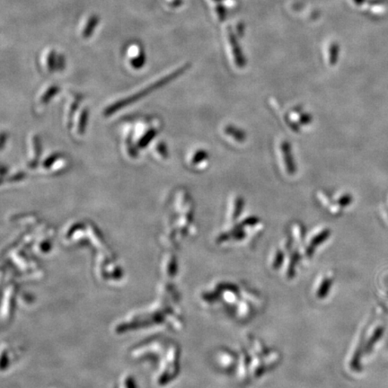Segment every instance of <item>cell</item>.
<instances>
[{"label":"cell","mask_w":388,"mask_h":388,"mask_svg":"<svg viewBox=\"0 0 388 388\" xmlns=\"http://www.w3.org/2000/svg\"><path fill=\"white\" fill-rule=\"evenodd\" d=\"M169 1H173V0H169Z\"/></svg>","instance_id":"obj_7"},{"label":"cell","mask_w":388,"mask_h":388,"mask_svg":"<svg viewBox=\"0 0 388 388\" xmlns=\"http://www.w3.org/2000/svg\"><path fill=\"white\" fill-rule=\"evenodd\" d=\"M130 58V66L134 68L143 67L146 61V56L143 49L138 45L130 46L128 52Z\"/></svg>","instance_id":"obj_1"},{"label":"cell","mask_w":388,"mask_h":388,"mask_svg":"<svg viewBox=\"0 0 388 388\" xmlns=\"http://www.w3.org/2000/svg\"><path fill=\"white\" fill-rule=\"evenodd\" d=\"M242 206H243V201L241 199H238V201H235V212L233 213V219H235L238 217L239 213H240Z\"/></svg>","instance_id":"obj_6"},{"label":"cell","mask_w":388,"mask_h":388,"mask_svg":"<svg viewBox=\"0 0 388 388\" xmlns=\"http://www.w3.org/2000/svg\"><path fill=\"white\" fill-rule=\"evenodd\" d=\"M281 151L288 172L290 175H293L294 172H296V166L294 164L293 155H291L290 146L288 142H284V143L281 144Z\"/></svg>","instance_id":"obj_3"},{"label":"cell","mask_w":388,"mask_h":388,"mask_svg":"<svg viewBox=\"0 0 388 388\" xmlns=\"http://www.w3.org/2000/svg\"><path fill=\"white\" fill-rule=\"evenodd\" d=\"M225 132L226 135L231 136L235 141L239 142L245 141V133L239 129L235 128V127H226Z\"/></svg>","instance_id":"obj_5"},{"label":"cell","mask_w":388,"mask_h":388,"mask_svg":"<svg viewBox=\"0 0 388 388\" xmlns=\"http://www.w3.org/2000/svg\"><path fill=\"white\" fill-rule=\"evenodd\" d=\"M99 21H100V18L95 14L90 15L86 18L82 24V31H80V36L84 40L91 38L93 33H95L96 27L98 26Z\"/></svg>","instance_id":"obj_2"},{"label":"cell","mask_w":388,"mask_h":388,"mask_svg":"<svg viewBox=\"0 0 388 388\" xmlns=\"http://www.w3.org/2000/svg\"><path fill=\"white\" fill-rule=\"evenodd\" d=\"M56 57H57V55H56L54 49H48V51L45 52V56H43V58H45V67L48 70H54L56 66Z\"/></svg>","instance_id":"obj_4"}]
</instances>
